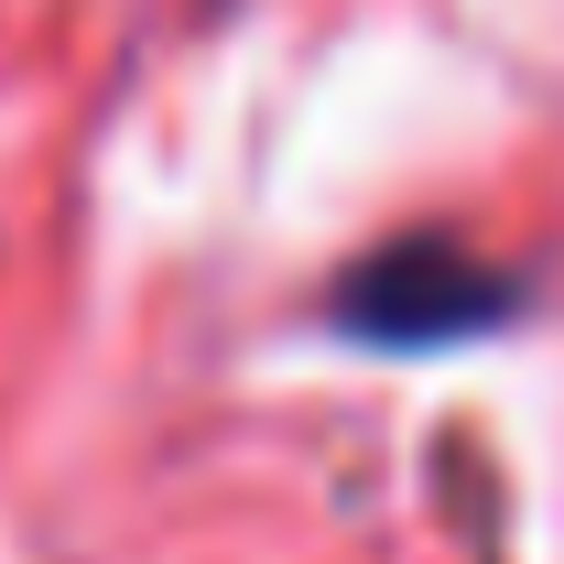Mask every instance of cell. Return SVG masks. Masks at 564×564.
I'll list each match as a JSON object with an SVG mask.
<instances>
[{
  "instance_id": "1",
  "label": "cell",
  "mask_w": 564,
  "mask_h": 564,
  "mask_svg": "<svg viewBox=\"0 0 564 564\" xmlns=\"http://www.w3.org/2000/svg\"><path fill=\"white\" fill-rule=\"evenodd\" d=\"M521 304V282L456 239H391L337 272V326L358 348H456Z\"/></svg>"
}]
</instances>
